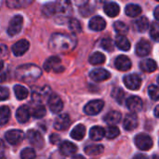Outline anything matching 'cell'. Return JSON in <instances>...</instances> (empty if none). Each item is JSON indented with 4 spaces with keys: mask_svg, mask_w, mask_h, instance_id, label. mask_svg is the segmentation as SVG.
I'll use <instances>...</instances> for the list:
<instances>
[{
    "mask_svg": "<svg viewBox=\"0 0 159 159\" xmlns=\"http://www.w3.org/2000/svg\"><path fill=\"white\" fill-rule=\"evenodd\" d=\"M76 46V38L75 35L64 34H54L51 35L48 47L55 53H64L73 50Z\"/></svg>",
    "mask_w": 159,
    "mask_h": 159,
    "instance_id": "6da1fadb",
    "label": "cell"
},
{
    "mask_svg": "<svg viewBox=\"0 0 159 159\" xmlns=\"http://www.w3.org/2000/svg\"><path fill=\"white\" fill-rule=\"evenodd\" d=\"M42 75L41 69L34 64L20 65L16 69L15 75L18 80L26 84H32L35 82Z\"/></svg>",
    "mask_w": 159,
    "mask_h": 159,
    "instance_id": "7a4b0ae2",
    "label": "cell"
},
{
    "mask_svg": "<svg viewBox=\"0 0 159 159\" xmlns=\"http://www.w3.org/2000/svg\"><path fill=\"white\" fill-rule=\"evenodd\" d=\"M72 4L70 0H56L55 2V16L57 21L63 23L70 19L72 14Z\"/></svg>",
    "mask_w": 159,
    "mask_h": 159,
    "instance_id": "3957f363",
    "label": "cell"
},
{
    "mask_svg": "<svg viewBox=\"0 0 159 159\" xmlns=\"http://www.w3.org/2000/svg\"><path fill=\"white\" fill-rule=\"evenodd\" d=\"M134 142H135L136 146L142 151L150 150L153 147V144H154L153 140L151 139V137L149 135H147V134H144V133L138 134L135 137Z\"/></svg>",
    "mask_w": 159,
    "mask_h": 159,
    "instance_id": "277c9868",
    "label": "cell"
},
{
    "mask_svg": "<svg viewBox=\"0 0 159 159\" xmlns=\"http://www.w3.org/2000/svg\"><path fill=\"white\" fill-rule=\"evenodd\" d=\"M22 23H23V19L20 15L14 16L9 21V24L7 27V34L10 36H14L18 34L22 28Z\"/></svg>",
    "mask_w": 159,
    "mask_h": 159,
    "instance_id": "5b68a950",
    "label": "cell"
},
{
    "mask_svg": "<svg viewBox=\"0 0 159 159\" xmlns=\"http://www.w3.org/2000/svg\"><path fill=\"white\" fill-rule=\"evenodd\" d=\"M104 106V102L102 100H94L88 102L84 108V112L89 116H95L101 113Z\"/></svg>",
    "mask_w": 159,
    "mask_h": 159,
    "instance_id": "8992f818",
    "label": "cell"
},
{
    "mask_svg": "<svg viewBox=\"0 0 159 159\" xmlns=\"http://www.w3.org/2000/svg\"><path fill=\"white\" fill-rule=\"evenodd\" d=\"M50 94H51L50 88L48 86H44L42 88H37L34 89L32 97L35 103H41L45 99L48 98Z\"/></svg>",
    "mask_w": 159,
    "mask_h": 159,
    "instance_id": "52a82bcc",
    "label": "cell"
},
{
    "mask_svg": "<svg viewBox=\"0 0 159 159\" xmlns=\"http://www.w3.org/2000/svg\"><path fill=\"white\" fill-rule=\"evenodd\" d=\"M48 104L50 111L55 114L60 113L63 108V102L61 99L57 94H54V93H51L49 97L48 98Z\"/></svg>",
    "mask_w": 159,
    "mask_h": 159,
    "instance_id": "ba28073f",
    "label": "cell"
},
{
    "mask_svg": "<svg viewBox=\"0 0 159 159\" xmlns=\"http://www.w3.org/2000/svg\"><path fill=\"white\" fill-rule=\"evenodd\" d=\"M124 83L126 85V87L129 89L131 90H137L141 88L142 85V78L140 77V75H136V74H131V75H128L125 76L124 78Z\"/></svg>",
    "mask_w": 159,
    "mask_h": 159,
    "instance_id": "9c48e42d",
    "label": "cell"
},
{
    "mask_svg": "<svg viewBox=\"0 0 159 159\" xmlns=\"http://www.w3.org/2000/svg\"><path fill=\"white\" fill-rule=\"evenodd\" d=\"M7 142L11 145H18L24 138V134L21 130L11 129L5 134Z\"/></svg>",
    "mask_w": 159,
    "mask_h": 159,
    "instance_id": "30bf717a",
    "label": "cell"
},
{
    "mask_svg": "<svg viewBox=\"0 0 159 159\" xmlns=\"http://www.w3.org/2000/svg\"><path fill=\"white\" fill-rule=\"evenodd\" d=\"M27 139L29 143L35 148L40 149L44 146V140L41 134L34 129H30L27 132Z\"/></svg>",
    "mask_w": 159,
    "mask_h": 159,
    "instance_id": "8fae6325",
    "label": "cell"
},
{
    "mask_svg": "<svg viewBox=\"0 0 159 159\" xmlns=\"http://www.w3.org/2000/svg\"><path fill=\"white\" fill-rule=\"evenodd\" d=\"M70 124H71V119L68 115H66V114L60 115L59 116L56 117V119L54 121V128L57 130L63 131L69 128Z\"/></svg>",
    "mask_w": 159,
    "mask_h": 159,
    "instance_id": "7c38bea8",
    "label": "cell"
},
{
    "mask_svg": "<svg viewBox=\"0 0 159 159\" xmlns=\"http://www.w3.org/2000/svg\"><path fill=\"white\" fill-rule=\"evenodd\" d=\"M89 76L92 80H94L96 82H102V81L109 79L111 76V74L105 69L98 68V69L92 70L89 74Z\"/></svg>",
    "mask_w": 159,
    "mask_h": 159,
    "instance_id": "4fadbf2b",
    "label": "cell"
},
{
    "mask_svg": "<svg viewBox=\"0 0 159 159\" xmlns=\"http://www.w3.org/2000/svg\"><path fill=\"white\" fill-rule=\"evenodd\" d=\"M115 65L117 70L126 72L131 68L132 64H131V61L129 57H127L125 55H119L115 61Z\"/></svg>",
    "mask_w": 159,
    "mask_h": 159,
    "instance_id": "5bb4252c",
    "label": "cell"
},
{
    "mask_svg": "<svg viewBox=\"0 0 159 159\" xmlns=\"http://www.w3.org/2000/svg\"><path fill=\"white\" fill-rule=\"evenodd\" d=\"M127 107L129 110H130L133 113H137L142 111L143 109V101L141 98L137 96H131L129 97L126 102Z\"/></svg>",
    "mask_w": 159,
    "mask_h": 159,
    "instance_id": "9a60e30c",
    "label": "cell"
},
{
    "mask_svg": "<svg viewBox=\"0 0 159 159\" xmlns=\"http://www.w3.org/2000/svg\"><path fill=\"white\" fill-rule=\"evenodd\" d=\"M30 44L27 40L25 39H21L19 40L18 42H16L13 46H12V52L15 56H21L23 55L28 49H29Z\"/></svg>",
    "mask_w": 159,
    "mask_h": 159,
    "instance_id": "2e32d148",
    "label": "cell"
},
{
    "mask_svg": "<svg viewBox=\"0 0 159 159\" xmlns=\"http://www.w3.org/2000/svg\"><path fill=\"white\" fill-rule=\"evenodd\" d=\"M138 126V117L137 116L135 115V113H130V114H128L125 118H124V121H123V127L126 130L128 131H130V130H133L137 128Z\"/></svg>",
    "mask_w": 159,
    "mask_h": 159,
    "instance_id": "e0dca14e",
    "label": "cell"
},
{
    "mask_svg": "<svg viewBox=\"0 0 159 159\" xmlns=\"http://www.w3.org/2000/svg\"><path fill=\"white\" fill-rule=\"evenodd\" d=\"M60 152L64 157H71L77 152V147L74 143L65 141L60 144Z\"/></svg>",
    "mask_w": 159,
    "mask_h": 159,
    "instance_id": "ac0fdd59",
    "label": "cell"
},
{
    "mask_svg": "<svg viewBox=\"0 0 159 159\" xmlns=\"http://www.w3.org/2000/svg\"><path fill=\"white\" fill-rule=\"evenodd\" d=\"M89 27L92 31H96V32L102 31L106 27V21L103 18H102L100 16H96V17H93L89 20Z\"/></svg>",
    "mask_w": 159,
    "mask_h": 159,
    "instance_id": "d6986e66",
    "label": "cell"
},
{
    "mask_svg": "<svg viewBox=\"0 0 159 159\" xmlns=\"http://www.w3.org/2000/svg\"><path fill=\"white\" fill-rule=\"evenodd\" d=\"M150 52H151V44L145 39L140 40L136 46L137 55L140 57H145V56L149 55Z\"/></svg>",
    "mask_w": 159,
    "mask_h": 159,
    "instance_id": "ffe728a7",
    "label": "cell"
},
{
    "mask_svg": "<svg viewBox=\"0 0 159 159\" xmlns=\"http://www.w3.org/2000/svg\"><path fill=\"white\" fill-rule=\"evenodd\" d=\"M60 63H61L60 58L57 57V56H52V57L48 58V59L45 61V63H44V69H45V71H47V72H50L51 70H54L55 72H59V71H60L59 69L63 70V67H61V68L58 67V65H59Z\"/></svg>",
    "mask_w": 159,
    "mask_h": 159,
    "instance_id": "44dd1931",
    "label": "cell"
},
{
    "mask_svg": "<svg viewBox=\"0 0 159 159\" xmlns=\"http://www.w3.org/2000/svg\"><path fill=\"white\" fill-rule=\"evenodd\" d=\"M103 9H104L105 14L107 16L111 17V18L116 17L119 14V11H120L119 6L116 3H115V2L105 3L104 6H103Z\"/></svg>",
    "mask_w": 159,
    "mask_h": 159,
    "instance_id": "7402d4cb",
    "label": "cell"
},
{
    "mask_svg": "<svg viewBox=\"0 0 159 159\" xmlns=\"http://www.w3.org/2000/svg\"><path fill=\"white\" fill-rule=\"evenodd\" d=\"M30 110L27 106H20L16 112V118L20 123H26L30 118Z\"/></svg>",
    "mask_w": 159,
    "mask_h": 159,
    "instance_id": "603a6c76",
    "label": "cell"
},
{
    "mask_svg": "<svg viewBox=\"0 0 159 159\" xmlns=\"http://www.w3.org/2000/svg\"><path fill=\"white\" fill-rule=\"evenodd\" d=\"M103 120L108 125H116L121 120V114L117 111H111L105 115Z\"/></svg>",
    "mask_w": 159,
    "mask_h": 159,
    "instance_id": "cb8c5ba5",
    "label": "cell"
},
{
    "mask_svg": "<svg viewBox=\"0 0 159 159\" xmlns=\"http://www.w3.org/2000/svg\"><path fill=\"white\" fill-rule=\"evenodd\" d=\"M140 68L142 71L146 72V73H152L154 71L157 70V62L152 60V59H145L143 61H141L140 63Z\"/></svg>",
    "mask_w": 159,
    "mask_h": 159,
    "instance_id": "d4e9b609",
    "label": "cell"
},
{
    "mask_svg": "<svg viewBox=\"0 0 159 159\" xmlns=\"http://www.w3.org/2000/svg\"><path fill=\"white\" fill-rule=\"evenodd\" d=\"M116 47L123 51H128L130 48V42L129 40L123 34H118L116 38Z\"/></svg>",
    "mask_w": 159,
    "mask_h": 159,
    "instance_id": "484cf974",
    "label": "cell"
},
{
    "mask_svg": "<svg viewBox=\"0 0 159 159\" xmlns=\"http://www.w3.org/2000/svg\"><path fill=\"white\" fill-rule=\"evenodd\" d=\"M148 27H149V20L145 16H143L134 21V28L136 31L140 33L145 32L148 29Z\"/></svg>",
    "mask_w": 159,
    "mask_h": 159,
    "instance_id": "4316f807",
    "label": "cell"
},
{
    "mask_svg": "<svg viewBox=\"0 0 159 159\" xmlns=\"http://www.w3.org/2000/svg\"><path fill=\"white\" fill-rule=\"evenodd\" d=\"M70 135L74 140L81 141L86 135V128H85V126L82 125V124H79V125L75 126L74 128V129L71 131Z\"/></svg>",
    "mask_w": 159,
    "mask_h": 159,
    "instance_id": "83f0119b",
    "label": "cell"
},
{
    "mask_svg": "<svg viewBox=\"0 0 159 159\" xmlns=\"http://www.w3.org/2000/svg\"><path fill=\"white\" fill-rule=\"evenodd\" d=\"M105 136L104 133V129L102 127L99 126H95L93 128H91L90 131H89V137L92 141L98 142L103 139V137Z\"/></svg>",
    "mask_w": 159,
    "mask_h": 159,
    "instance_id": "f1b7e54d",
    "label": "cell"
},
{
    "mask_svg": "<svg viewBox=\"0 0 159 159\" xmlns=\"http://www.w3.org/2000/svg\"><path fill=\"white\" fill-rule=\"evenodd\" d=\"M33 0H6L7 6L9 8H21L26 7L32 4Z\"/></svg>",
    "mask_w": 159,
    "mask_h": 159,
    "instance_id": "f546056e",
    "label": "cell"
},
{
    "mask_svg": "<svg viewBox=\"0 0 159 159\" xmlns=\"http://www.w3.org/2000/svg\"><path fill=\"white\" fill-rule=\"evenodd\" d=\"M125 12L129 17L135 18V17H138L142 13V7L135 4H129L126 7Z\"/></svg>",
    "mask_w": 159,
    "mask_h": 159,
    "instance_id": "4dcf8cb0",
    "label": "cell"
},
{
    "mask_svg": "<svg viewBox=\"0 0 159 159\" xmlns=\"http://www.w3.org/2000/svg\"><path fill=\"white\" fill-rule=\"evenodd\" d=\"M104 148L101 144H92L85 148V153L89 156H99L102 154Z\"/></svg>",
    "mask_w": 159,
    "mask_h": 159,
    "instance_id": "1f68e13d",
    "label": "cell"
},
{
    "mask_svg": "<svg viewBox=\"0 0 159 159\" xmlns=\"http://www.w3.org/2000/svg\"><path fill=\"white\" fill-rule=\"evenodd\" d=\"M32 116L35 118H42L45 116L46 115V109H45V106L42 105L41 103H36L32 109H31V112Z\"/></svg>",
    "mask_w": 159,
    "mask_h": 159,
    "instance_id": "d6a6232c",
    "label": "cell"
},
{
    "mask_svg": "<svg viewBox=\"0 0 159 159\" xmlns=\"http://www.w3.org/2000/svg\"><path fill=\"white\" fill-rule=\"evenodd\" d=\"M14 92H15V96L18 100H24L29 95L28 89L20 85H17L14 87Z\"/></svg>",
    "mask_w": 159,
    "mask_h": 159,
    "instance_id": "836d02e7",
    "label": "cell"
},
{
    "mask_svg": "<svg viewBox=\"0 0 159 159\" xmlns=\"http://www.w3.org/2000/svg\"><path fill=\"white\" fill-rule=\"evenodd\" d=\"M105 60H106L105 56H104L102 53H101V52H95V53H93V54L89 57V62H90L91 64H93V65L102 64V63L105 62Z\"/></svg>",
    "mask_w": 159,
    "mask_h": 159,
    "instance_id": "e575fe53",
    "label": "cell"
},
{
    "mask_svg": "<svg viewBox=\"0 0 159 159\" xmlns=\"http://www.w3.org/2000/svg\"><path fill=\"white\" fill-rule=\"evenodd\" d=\"M10 117V110L7 106L0 107V126L6 125Z\"/></svg>",
    "mask_w": 159,
    "mask_h": 159,
    "instance_id": "d590c367",
    "label": "cell"
},
{
    "mask_svg": "<svg viewBox=\"0 0 159 159\" xmlns=\"http://www.w3.org/2000/svg\"><path fill=\"white\" fill-rule=\"evenodd\" d=\"M104 133H105V137L107 139L113 140V139L116 138L120 134V130L115 125H111L106 129H104Z\"/></svg>",
    "mask_w": 159,
    "mask_h": 159,
    "instance_id": "8d00e7d4",
    "label": "cell"
},
{
    "mask_svg": "<svg viewBox=\"0 0 159 159\" xmlns=\"http://www.w3.org/2000/svg\"><path fill=\"white\" fill-rule=\"evenodd\" d=\"M114 28L118 34L126 35L129 33V26L126 23H124L123 21H119V20L116 21L114 24Z\"/></svg>",
    "mask_w": 159,
    "mask_h": 159,
    "instance_id": "74e56055",
    "label": "cell"
},
{
    "mask_svg": "<svg viewBox=\"0 0 159 159\" xmlns=\"http://www.w3.org/2000/svg\"><path fill=\"white\" fill-rule=\"evenodd\" d=\"M112 96L115 98V100L119 104H122L124 98H125V91L120 88H116V89H114V90L112 92Z\"/></svg>",
    "mask_w": 159,
    "mask_h": 159,
    "instance_id": "f35d334b",
    "label": "cell"
},
{
    "mask_svg": "<svg viewBox=\"0 0 159 159\" xmlns=\"http://www.w3.org/2000/svg\"><path fill=\"white\" fill-rule=\"evenodd\" d=\"M150 36L153 40L158 42L159 41V22L155 21L151 24L150 27Z\"/></svg>",
    "mask_w": 159,
    "mask_h": 159,
    "instance_id": "ab89813d",
    "label": "cell"
},
{
    "mask_svg": "<svg viewBox=\"0 0 159 159\" xmlns=\"http://www.w3.org/2000/svg\"><path fill=\"white\" fill-rule=\"evenodd\" d=\"M42 12L47 17H51L55 15V3H48L43 6Z\"/></svg>",
    "mask_w": 159,
    "mask_h": 159,
    "instance_id": "60d3db41",
    "label": "cell"
},
{
    "mask_svg": "<svg viewBox=\"0 0 159 159\" xmlns=\"http://www.w3.org/2000/svg\"><path fill=\"white\" fill-rule=\"evenodd\" d=\"M69 28L70 30L73 32V33H75V34H78L81 32L82 28H81V24L80 22L75 20V19H69Z\"/></svg>",
    "mask_w": 159,
    "mask_h": 159,
    "instance_id": "b9f144b4",
    "label": "cell"
},
{
    "mask_svg": "<svg viewBox=\"0 0 159 159\" xmlns=\"http://www.w3.org/2000/svg\"><path fill=\"white\" fill-rule=\"evenodd\" d=\"M148 94L152 100H154L156 102L159 101V87L156 86V85H151L148 88Z\"/></svg>",
    "mask_w": 159,
    "mask_h": 159,
    "instance_id": "7bdbcfd3",
    "label": "cell"
},
{
    "mask_svg": "<svg viewBox=\"0 0 159 159\" xmlns=\"http://www.w3.org/2000/svg\"><path fill=\"white\" fill-rule=\"evenodd\" d=\"M101 47L106 51H113L115 48L114 42L111 38H103L101 42Z\"/></svg>",
    "mask_w": 159,
    "mask_h": 159,
    "instance_id": "ee69618b",
    "label": "cell"
},
{
    "mask_svg": "<svg viewBox=\"0 0 159 159\" xmlns=\"http://www.w3.org/2000/svg\"><path fill=\"white\" fill-rule=\"evenodd\" d=\"M20 157L22 159H33L35 157V152L32 148H25L20 153Z\"/></svg>",
    "mask_w": 159,
    "mask_h": 159,
    "instance_id": "f6af8a7d",
    "label": "cell"
},
{
    "mask_svg": "<svg viewBox=\"0 0 159 159\" xmlns=\"http://www.w3.org/2000/svg\"><path fill=\"white\" fill-rule=\"evenodd\" d=\"M9 97V90L7 88L0 87V101H5Z\"/></svg>",
    "mask_w": 159,
    "mask_h": 159,
    "instance_id": "bcb514c9",
    "label": "cell"
},
{
    "mask_svg": "<svg viewBox=\"0 0 159 159\" xmlns=\"http://www.w3.org/2000/svg\"><path fill=\"white\" fill-rule=\"evenodd\" d=\"M92 12H93V8H92L91 7L88 6V5L83 6L82 8H81V11H80V13H81L83 16H89V15L91 14Z\"/></svg>",
    "mask_w": 159,
    "mask_h": 159,
    "instance_id": "7dc6e473",
    "label": "cell"
},
{
    "mask_svg": "<svg viewBox=\"0 0 159 159\" xmlns=\"http://www.w3.org/2000/svg\"><path fill=\"white\" fill-rule=\"evenodd\" d=\"M60 141H61V137L57 134H52L49 137V142L52 144H58L60 143Z\"/></svg>",
    "mask_w": 159,
    "mask_h": 159,
    "instance_id": "c3c4849f",
    "label": "cell"
},
{
    "mask_svg": "<svg viewBox=\"0 0 159 159\" xmlns=\"http://www.w3.org/2000/svg\"><path fill=\"white\" fill-rule=\"evenodd\" d=\"M7 54V48L6 45H0V55L1 56H6Z\"/></svg>",
    "mask_w": 159,
    "mask_h": 159,
    "instance_id": "681fc988",
    "label": "cell"
},
{
    "mask_svg": "<svg viewBox=\"0 0 159 159\" xmlns=\"http://www.w3.org/2000/svg\"><path fill=\"white\" fill-rule=\"evenodd\" d=\"M74 2L75 3L76 6H78V7H83V6H85V5L88 4L89 0H74Z\"/></svg>",
    "mask_w": 159,
    "mask_h": 159,
    "instance_id": "f907efd6",
    "label": "cell"
},
{
    "mask_svg": "<svg viewBox=\"0 0 159 159\" xmlns=\"http://www.w3.org/2000/svg\"><path fill=\"white\" fill-rule=\"evenodd\" d=\"M5 153V143L2 140H0V157H3Z\"/></svg>",
    "mask_w": 159,
    "mask_h": 159,
    "instance_id": "816d5d0a",
    "label": "cell"
},
{
    "mask_svg": "<svg viewBox=\"0 0 159 159\" xmlns=\"http://www.w3.org/2000/svg\"><path fill=\"white\" fill-rule=\"evenodd\" d=\"M154 15H155V18H156L157 20H159V6L156 7L155 11H154Z\"/></svg>",
    "mask_w": 159,
    "mask_h": 159,
    "instance_id": "f5cc1de1",
    "label": "cell"
},
{
    "mask_svg": "<svg viewBox=\"0 0 159 159\" xmlns=\"http://www.w3.org/2000/svg\"><path fill=\"white\" fill-rule=\"evenodd\" d=\"M155 116H156V117L159 118V105H157L155 109Z\"/></svg>",
    "mask_w": 159,
    "mask_h": 159,
    "instance_id": "db71d44e",
    "label": "cell"
},
{
    "mask_svg": "<svg viewBox=\"0 0 159 159\" xmlns=\"http://www.w3.org/2000/svg\"><path fill=\"white\" fill-rule=\"evenodd\" d=\"M106 2H107V0H96V3L98 5H102V4H104Z\"/></svg>",
    "mask_w": 159,
    "mask_h": 159,
    "instance_id": "11a10c76",
    "label": "cell"
},
{
    "mask_svg": "<svg viewBox=\"0 0 159 159\" xmlns=\"http://www.w3.org/2000/svg\"><path fill=\"white\" fill-rule=\"evenodd\" d=\"M3 67H4V63H3L2 61H0V72H1V70L3 69Z\"/></svg>",
    "mask_w": 159,
    "mask_h": 159,
    "instance_id": "9f6ffc18",
    "label": "cell"
},
{
    "mask_svg": "<svg viewBox=\"0 0 159 159\" xmlns=\"http://www.w3.org/2000/svg\"><path fill=\"white\" fill-rule=\"evenodd\" d=\"M157 84H158V86H159V75H158V77H157Z\"/></svg>",
    "mask_w": 159,
    "mask_h": 159,
    "instance_id": "6f0895ef",
    "label": "cell"
},
{
    "mask_svg": "<svg viewBox=\"0 0 159 159\" xmlns=\"http://www.w3.org/2000/svg\"><path fill=\"white\" fill-rule=\"evenodd\" d=\"M157 1H159V0H157Z\"/></svg>",
    "mask_w": 159,
    "mask_h": 159,
    "instance_id": "680465c9",
    "label": "cell"
}]
</instances>
